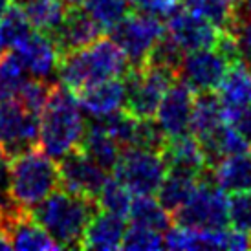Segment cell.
Listing matches in <instances>:
<instances>
[{
  "instance_id": "obj_1",
  "label": "cell",
  "mask_w": 251,
  "mask_h": 251,
  "mask_svg": "<svg viewBox=\"0 0 251 251\" xmlns=\"http://www.w3.org/2000/svg\"><path fill=\"white\" fill-rule=\"evenodd\" d=\"M130 70L125 53L110 37H99L84 48L59 57L57 77L74 94L108 79H123Z\"/></svg>"
},
{
  "instance_id": "obj_2",
  "label": "cell",
  "mask_w": 251,
  "mask_h": 251,
  "mask_svg": "<svg viewBox=\"0 0 251 251\" xmlns=\"http://www.w3.org/2000/svg\"><path fill=\"white\" fill-rule=\"evenodd\" d=\"M86 130L77 96L63 84L51 86L39 118V147L53 160L77 149Z\"/></svg>"
},
{
  "instance_id": "obj_3",
  "label": "cell",
  "mask_w": 251,
  "mask_h": 251,
  "mask_svg": "<svg viewBox=\"0 0 251 251\" xmlns=\"http://www.w3.org/2000/svg\"><path fill=\"white\" fill-rule=\"evenodd\" d=\"M96 209V200L66 189H57L35 207H31V216L59 248L74 250L81 246L84 227Z\"/></svg>"
},
{
  "instance_id": "obj_4",
  "label": "cell",
  "mask_w": 251,
  "mask_h": 251,
  "mask_svg": "<svg viewBox=\"0 0 251 251\" xmlns=\"http://www.w3.org/2000/svg\"><path fill=\"white\" fill-rule=\"evenodd\" d=\"M59 187V163H55L44 151L31 147L9 158L7 191L11 202L19 209L29 211Z\"/></svg>"
},
{
  "instance_id": "obj_5",
  "label": "cell",
  "mask_w": 251,
  "mask_h": 251,
  "mask_svg": "<svg viewBox=\"0 0 251 251\" xmlns=\"http://www.w3.org/2000/svg\"><path fill=\"white\" fill-rule=\"evenodd\" d=\"M108 35L125 53L130 68H140L145 66L154 46L165 35V22L158 15L138 9L118 22Z\"/></svg>"
},
{
  "instance_id": "obj_6",
  "label": "cell",
  "mask_w": 251,
  "mask_h": 251,
  "mask_svg": "<svg viewBox=\"0 0 251 251\" xmlns=\"http://www.w3.org/2000/svg\"><path fill=\"white\" fill-rule=\"evenodd\" d=\"M173 220L180 226L193 229H222L229 226V198L227 193L203 176L198 180L193 195L187 202L173 215Z\"/></svg>"
},
{
  "instance_id": "obj_7",
  "label": "cell",
  "mask_w": 251,
  "mask_h": 251,
  "mask_svg": "<svg viewBox=\"0 0 251 251\" xmlns=\"http://www.w3.org/2000/svg\"><path fill=\"white\" fill-rule=\"evenodd\" d=\"M176 79V72L158 64L147 63L140 68H130L123 77L126 92L123 110L140 119L154 118L160 101Z\"/></svg>"
},
{
  "instance_id": "obj_8",
  "label": "cell",
  "mask_w": 251,
  "mask_h": 251,
  "mask_svg": "<svg viewBox=\"0 0 251 251\" xmlns=\"http://www.w3.org/2000/svg\"><path fill=\"white\" fill-rule=\"evenodd\" d=\"M112 175L134 196L156 195L163 176L167 175V163L161 156V151L125 147L121 149Z\"/></svg>"
},
{
  "instance_id": "obj_9",
  "label": "cell",
  "mask_w": 251,
  "mask_h": 251,
  "mask_svg": "<svg viewBox=\"0 0 251 251\" xmlns=\"http://www.w3.org/2000/svg\"><path fill=\"white\" fill-rule=\"evenodd\" d=\"M229 64L231 61L224 51L218 50V46L193 50L183 53L176 75L195 94L215 92Z\"/></svg>"
},
{
  "instance_id": "obj_10",
  "label": "cell",
  "mask_w": 251,
  "mask_h": 251,
  "mask_svg": "<svg viewBox=\"0 0 251 251\" xmlns=\"http://www.w3.org/2000/svg\"><path fill=\"white\" fill-rule=\"evenodd\" d=\"M39 118L17 99L0 101V149L7 158L39 145Z\"/></svg>"
},
{
  "instance_id": "obj_11",
  "label": "cell",
  "mask_w": 251,
  "mask_h": 251,
  "mask_svg": "<svg viewBox=\"0 0 251 251\" xmlns=\"http://www.w3.org/2000/svg\"><path fill=\"white\" fill-rule=\"evenodd\" d=\"M222 29L216 28L205 17L195 13L189 7L178 6L165 17V35L176 46L187 53L193 50L211 48L215 46Z\"/></svg>"
},
{
  "instance_id": "obj_12",
  "label": "cell",
  "mask_w": 251,
  "mask_h": 251,
  "mask_svg": "<svg viewBox=\"0 0 251 251\" xmlns=\"http://www.w3.org/2000/svg\"><path fill=\"white\" fill-rule=\"evenodd\" d=\"M59 173L61 187L92 200L98 198L101 187L108 180V171L96 163L79 147L59 160Z\"/></svg>"
},
{
  "instance_id": "obj_13",
  "label": "cell",
  "mask_w": 251,
  "mask_h": 251,
  "mask_svg": "<svg viewBox=\"0 0 251 251\" xmlns=\"http://www.w3.org/2000/svg\"><path fill=\"white\" fill-rule=\"evenodd\" d=\"M196 94L187 84L176 79L169 86L163 99L158 105L154 119L165 138H176L181 134L191 132V118H193V106H195Z\"/></svg>"
},
{
  "instance_id": "obj_14",
  "label": "cell",
  "mask_w": 251,
  "mask_h": 251,
  "mask_svg": "<svg viewBox=\"0 0 251 251\" xmlns=\"http://www.w3.org/2000/svg\"><path fill=\"white\" fill-rule=\"evenodd\" d=\"M48 35L55 44L59 57H63L94 42L103 35V31L81 6H68L64 11L63 21Z\"/></svg>"
},
{
  "instance_id": "obj_15",
  "label": "cell",
  "mask_w": 251,
  "mask_h": 251,
  "mask_svg": "<svg viewBox=\"0 0 251 251\" xmlns=\"http://www.w3.org/2000/svg\"><path fill=\"white\" fill-rule=\"evenodd\" d=\"M15 53L19 55L31 77L50 81L51 77L57 75L59 51L48 33L33 29L24 41L15 46Z\"/></svg>"
},
{
  "instance_id": "obj_16",
  "label": "cell",
  "mask_w": 251,
  "mask_h": 251,
  "mask_svg": "<svg viewBox=\"0 0 251 251\" xmlns=\"http://www.w3.org/2000/svg\"><path fill=\"white\" fill-rule=\"evenodd\" d=\"M161 156L167 163V171H180L198 178L209 175V165L202 147L191 132L167 138L161 149Z\"/></svg>"
},
{
  "instance_id": "obj_17",
  "label": "cell",
  "mask_w": 251,
  "mask_h": 251,
  "mask_svg": "<svg viewBox=\"0 0 251 251\" xmlns=\"http://www.w3.org/2000/svg\"><path fill=\"white\" fill-rule=\"evenodd\" d=\"M0 220L6 226L15 250H59L53 238L37 224L29 211L17 207L13 211L2 213Z\"/></svg>"
},
{
  "instance_id": "obj_18",
  "label": "cell",
  "mask_w": 251,
  "mask_h": 251,
  "mask_svg": "<svg viewBox=\"0 0 251 251\" xmlns=\"http://www.w3.org/2000/svg\"><path fill=\"white\" fill-rule=\"evenodd\" d=\"M125 229L126 226L123 216L114 215V213H108V211L98 207L84 227L79 250H121Z\"/></svg>"
},
{
  "instance_id": "obj_19",
  "label": "cell",
  "mask_w": 251,
  "mask_h": 251,
  "mask_svg": "<svg viewBox=\"0 0 251 251\" xmlns=\"http://www.w3.org/2000/svg\"><path fill=\"white\" fill-rule=\"evenodd\" d=\"M75 96L83 112L90 114L94 119L106 118L114 112L125 108V81L108 79V81L92 84L88 88L77 92Z\"/></svg>"
},
{
  "instance_id": "obj_20",
  "label": "cell",
  "mask_w": 251,
  "mask_h": 251,
  "mask_svg": "<svg viewBox=\"0 0 251 251\" xmlns=\"http://www.w3.org/2000/svg\"><path fill=\"white\" fill-rule=\"evenodd\" d=\"M209 178L227 195L251 191V154L226 156L209 167Z\"/></svg>"
},
{
  "instance_id": "obj_21",
  "label": "cell",
  "mask_w": 251,
  "mask_h": 251,
  "mask_svg": "<svg viewBox=\"0 0 251 251\" xmlns=\"http://www.w3.org/2000/svg\"><path fill=\"white\" fill-rule=\"evenodd\" d=\"M216 96L224 106V112L235 110L251 103V66L244 61L229 64L224 79L216 88Z\"/></svg>"
},
{
  "instance_id": "obj_22",
  "label": "cell",
  "mask_w": 251,
  "mask_h": 251,
  "mask_svg": "<svg viewBox=\"0 0 251 251\" xmlns=\"http://www.w3.org/2000/svg\"><path fill=\"white\" fill-rule=\"evenodd\" d=\"M196 140H198V143L202 147L203 156H205L209 167L218 160L226 158V156L238 154V152H248L250 151V143L227 121L220 123L213 130L205 132L203 136L196 138Z\"/></svg>"
},
{
  "instance_id": "obj_23",
  "label": "cell",
  "mask_w": 251,
  "mask_h": 251,
  "mask_svg": "<svg viewBox=\"0 0 251 251\" xmlns=\"http://www.w3.org/2000/svg\"><path fill=\"white\" fill-rule=\"evenodd\" d=\"M79 149L84 151L92 160L99 163L108 173H112V169H114L119 154H121L119 143L112 138L110 132L101 123V119H94V123L90 126H86Z\"/></svg>"
},
{
  "instance_id": "obj_24",
  "label": "cell",
  "mask_w": 251,
  "mask_h": 251,
  "mask_svg": "<svg viewBox=\"0 0 251 251\" xmlns=\"http://www.w3.org/2000/svg\"><path fill=\"white\" fill-rule=\"evenodd\" d=\"M198 180H200L198 176L187 175V173L167 171V175L163 176L160 187L156 191V198L169 211V215L173 216L187 202L189 196L193 195Z\"/></svg>"
},
{
  "instance_id": "obj_25",
  "label": "cell",
  "mask_w": 251,
  "mask_h": 251,
  "mask_svg": "<svg viewBox=\"0 0 251 251\" xmlns=\"http://www.w3.org/2000/svg\"><path fill=\"white\" fill-rule=\"evenodd\" d=\"M37 31L51 33L63 21L66 4L63 0H13Z\"/></svg>"
},
{
  "instance_id": "obj_26",
  "label": "cell",
  "mask_w": 251,
  "mask_h": 251,
  "mask_svg": "<svg viewBox=\"0 0 251 251\" xmlns=\"http://www.w3.org/2000/svg\"><path fill=\"white\" fill-rule=\"evenodd\" d=\"M126 216L130 218V224L145 226V227L156 229L160 233H165L173 222V216L169 215V211L158 202V198H154V195L134 196Z\"/></svg>"
},
{
  "instance_id": "obj_27",
  "label": "cell",
  "mask_w": 251,
  "mask_h": 251,
  "mask_svg": "<svg viewBox=\"0 0 251 251\" xmlns=\"http://www.w3.org/2000/svg\"><path fill=\"white\" fill-rule=\"evenodd\" d=\"M224 121H226V112L215 92L196 94L193 118H191V134L195 138H200Z\"/></svg>"
},
{
  "instance_id": "obj_28",
  "label": "cell",
  "mask_w": 251,
  "mask_h": 251,
  "mask_svg": "<svg viewBox=\"0 0 251 251\" xmlns=\"http://www.w3.org/2000/svg\"><path fill=\"white\" fill-rule=\"evenodd\" d=\"M226 31L235 39L240 61L251 66V0H240L233 7Z\"/></svg>"
},
{
  "instance_id": "obj_29",
  "label": "cell",
  "mask_w": 251,
  "mask_h": 251,
  "mask_svg": "<svg viewBox=\"0 0 251 251\" xmlns=\"http://www.w3.org/2000/svg\"><path fill=\"white\" fill-rule=\"evenodd\" d=\"M128 0H84V11L98 24L103 33H108L118 22L130 13Z\"/></svg>"
},
{
  "instance_id": "obj_30",
  "label": "cell",
  "mask_w": 251,
  "mask_h": 251,
  "mask_svg": "<svg viewBox=\"0 0 251 251\" xmlns=\"http://www.w3.org/2000/svg\"><path fill=\"white\" fill-rule=\"evenodd\" d=\"M26 81V68L15 51H6L0 59V101L15 99Z\"/></svg>"
},
{
  "instance_id": "obj_31",
  "label": "cell",
  "mask_w": 251,
  "mask_h": 251,
  "mask_svg": "<svg viewBox=\"0 0 251 251\" xmlns=\"http://www.w3.org/2000/svg\"><path fill=\"white\" fill-rule=\"evenodd\" d=\"M132 198H134V195L121 183V181L116 180L114 176H112V178L108 176V180L105 181V185L99 191L96 202H98L99 209L108 211V213H114V215H119L125 218V216L128 215Z\"/></svg>"
},
{
  "instance_id": "obj_32",
  "label": "cell",
  "mask_w": 251,
  "mask_h": 251,
  "mask_svg": "<svg viewBox=\"0 0 251 251\" xmlns=\"http://www.w3.org/2000/svg\"><path fill=\"white\" fill-rule=\"evenodd\" d=\"M161 248H165V242H163V233L160 231L145 227V226H136V224H130L125 229L121 250L151 251L161 250Z\"/></svg>"
},
{
  "instance_id": "obj_33",
  "label": "cell",
  "mask_w": 251,
  "mask_h": 251,
  "mask_svg": "<svg viewBox=\"0 0 251 251\" xmlns=\"http://www.w3.org/2000/svg\"><path fill=\"white\" fill-rule=\"evenodd\" d=\"M51 86H53V83H50V81H42V79L31 77V79L24 81L22 88L19 90L15 99L28 112L35 114V116H41L42 108L46 106V101L50 98Z\"/></svg>"
},
{
  "instance_id": "obj_34",
  "label": "cell",
  "mask_w": 251,
  "mask_h": 251,
  "mask_svg": "<svg viewBox=\"0 0 251 251\" xmlns=\"http://www.w3.org/2000/svg\"><path fill=\"white\" fill-rule=\"evenodd\" d=\"M0 29H2L4 39H6V44L11 48H15L19 42L24 41L33 31L29 21L17 6L9 7L7 13L0 19Z\"/></svg>"
},
{
  "instance_id": "obj_35",
  "label": "cell",
  "mask_w": 251,
  "mask_h": 251,
  "mask_svg": "<svg viewBox=\"0 0 251 251\" xmlns=\"http://www.w3.org/2000/svg\"><path fill=\"white\" fill-rule=\"evenodd\" d=\"M229 224L231 227L251 237V191L235 193L229 198Z\"/></svg>"
},
{
  "instance_id": "obj_36",
  "label": "cell",
  "mask_w": 251,
  "mask_h": 251,
  "mask_svg": "<svg viewBox=\"0 0 251 251\" xmlns=\"http://www.w3.org/2000/svg\"><path fill=\"white\" fill-rule=\"evenodd\" d=\"M226 121L238 130V134L251 145V103L226 112Z\"/></svg>"
},
{
  "instance_id": "obj_37",
  "label": "cell",
  "mask_w": 251,
  "mask_h": 251,
  "mask_svg": "<svg viewBox=\"0 0 251 251\" xmlns=\"http://www.w3.org/2000/svg\"><path fill=\"white\" fill-rule=\"evenodd\" d=\"M128 2H130V6H134L136 9L158 15L161 19H165V17L180 4V0H128Z\"/></svg>"
},
{
  "instance_id": "obj_38",
  "label": "cell",
  "mask_w": 251,
  "mask_h": 251,
  "mask_svg": "<svg viewBox=\"0 0 251 251\" xmlns=\"http://www.w3.org/2000/svg\"><path fill=\"white\" fill-rule=\"evenodd\" d=\"M7 169H9V158L0 149V215L17 209V205L11 202L9 191H7Z\"/></svg>"
},
{
  "instance_id": "obj_39",
  "label": "cell",
  "mask_w": 251,
  "mask_h": 251,
  "mask_svg": "<svg viewBox=\"0 0 251 251\" xmlns=\"http://www.w3.org/2000/svg\"><path fill=\"white\" fill-rule=\"evenodd\" d=\"M9 7H11V0H0V19L7 13Z\"/></svg>"
},
{
  "instance_id": "obj_40",
  "label": "cell",
  "mask_w": 251,
  "mask_h": 251,
  "mask_svg": "<svg viewBox=\"0 0 251 251\" xmlns=\"http://www.w3.org/2000/svg\"><path fill=\"white\" fill-rule=\"evenodd\" d=\"M66 6H81V4H84V0H63Z\"/></svg>"
},
{
  "instance_id": "obj_41",
  "label": "cell",
  "mask_w": 251,
  "mask_h": 251,
  "mask_svg": "<svg viewBox=\"0 0 251 251\" xmlns=\"http://www.w3.org/2000/svg\"><path fill=\"white\" fill-rule=\"evenodd\" d=\"M224 2H226V4H227V6H231V7H235L238 4V2H240V0H224Z\"/></svg>"
}]
</instances>
